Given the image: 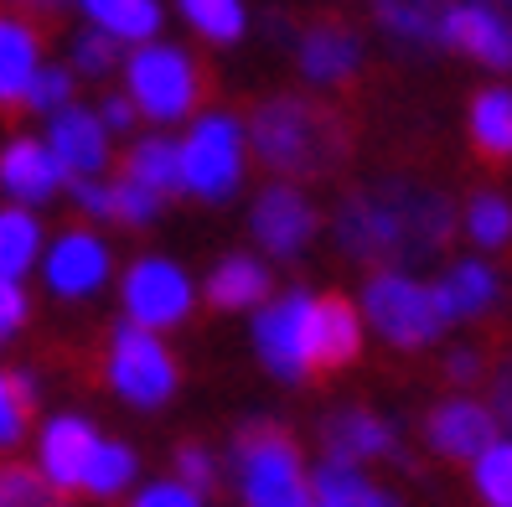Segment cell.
<instances>
[{"label":"cell","mask_w":512,"mask_h":507,"mask_svg":"<svg viewBox=\"0 0 512 507\" xmlns=\"http://www.w3.org/2000/svg\"><path fill=\"white\" fill-rule=\"evenodd\" d=\"M456 233V207L440 192L414 187V182H383L347 197L337 213V238L352 259H378V264H409L430 259L450 244Z\"/></svg>","instance_id":"obj_1"},{"label":"cell","mask_w":512,"mask_h":507,"mask_svg":"<svg viewBox=\"0 0 512 507\" xmlns=\"http://www.w3.org/2000/svg\"><path fill=\"white\" fill-rule=\"evenodd\" d=\"M342 125L337 114L311 104V99H295L280 94L254 109V151L269 171H285V176H316L326 166H337L342 156Z\"/></svg>","instance_id":"obj_2"},{"label":"cell","mask_w":512,"mask_h":507,"mask_svg":"<svg viewBox=\"0 0 512 507\" xmlns=\"http://www.w3.org/2000/svg\"><path fill=\"white\" fill-rule=\"evenodd\" d=\"M238 487H244V507H311V476L300 471L290 435L275 425L238 435Z\"/></svg>","instance_id":"obj_3"},{"label":"cell","mask_w":512,"mask_h":507,"mask_svg":"<svg viewBox=\"0 0 512 507\" xmlns=\"http://www.w3.org/2000/svg\"><path fill=\"white\" fill-rule=\"evenodd\" d=\"M363 311L378 326V337L394 342V347H425L445 332V316L435 306V285H419L399 270H383V275L368 280Z\"/></svg>","instance_id":"obj_4"},{"label":"cell","mask_w":512,"mask_h":507,"mask_svg":"<svg viewBox=\"0 0 512 507\" xmlns=\"http://www.w3.org/2000/svg\"><path fill=\"white\" fill-rule=\"evenodd\" d=\"M130 99L135 109H145L150 119H161V125H171V119H187L197 109V94H202V78L192 68L187 52L176 47H140L130 52Z\"/></svg>","instance_id":"obj_5"},{"label":"cell","mask_w":512,"mask_h":507,"mask_svg":"<svg viewBox=\"0 0 512 507\" xmlns=\"http://www.w3.org/2000/svg\"><path fill=\"white\" fill-rule=\"evenodd\" d=\"M238 176H244V130L228 114H207L182 145V187L207 202H223L238 187Z\"/></svg>","instance_id":"obj_6"},{"label":"cell","mask_w":512,"mask_h":507,"mask_svg":"<svg viewBox=\"0 0 512 507\" xmlns=\"http://www.w3.org/2000/svg\"><path fill=\"white\" fill-rule=\"evenodd\" d=\"M109 378H114V394L130 399L135 409H161L176 394V363H171V352L156 342V332H145V326H135V321L114 332Z\"/></svg>","instance_id":"obj_7"},{"label":"cell","mask_w":512,"mask_h":507,"mask_svg":"<svg viewBox=\"0 0 512 507\" xmlns=\"http://www.w3.org/2000/svg\"><path fill=\"white\" fill-rule=\"evenodd\" d=\"M125 311L145 332H166V326L187 321L192 311V280L176 270L171 259H140L125 275Z\"/></svg>","instance_id":"obj_8"},{"label":"cell","mask_w":512,"mask_h":507,"mask_svg":"<svg viewBox=\"0 0 512 507\" xmlns=\"http://www.w3.org/2000/svg\"><path fill=\"white\" fill-rule=\"evenodd\" d=\"M306 311H311V295H285V301L264 306L254 321V347L264 357V368L275 378H306L311 373V352H306Z\"/></svg>","instance_id":"obj_9"},{"label":"cell","mask_w":512,"mask_h":507,"mask_svg":"<svg viewBox=\"0 0 512 507\" xmlns=\"http://www.w3.org/2000/svg\"><path fill=\"white\" fill-rule=\"evenodd\" d=\"M311 233H316V213H311V202L300 197L295 187H269L259 202H254V238L269 249V254H300L311 244Z\"/></svg>","instance_id":"obj_10"},{"label":"cell","mask_w":512,"mask_h":507,"mask_svg":"<svg viewBox=\"0 0 512 507\" xmlns=\"http://www.w3.org/2000/svg\"><path fill=\"white\" fill-rule=\"evenodd\" d=\"M306 352L311 368H347L357 352H363V321L342 301V295H326L311 301L306 311Z\"/></svg>","instance_id":"obj_11"},{"label":"cell","mask_w":512,"mask_h":507,"mask_svg":"<svg viewBox=\"0 0 512 507\" xmlns=\"http://www.w3.org/2000/svg\"><path fill=\"white\" fill-rule=\"evenodd\" d=\"M497 440V414L492 404H476V399H445L430 414V445L450 461H476L487 445Z\"/></svg>","instance_id":"obj_12"},{"label":"cell","mask_w":512,"mask_h":507,"mask_svg":"<svg viewBox=\"0 0 512 507\" xmlns=\"http://www.w3.org/2000/svg\"><path fill=\"white\" fill-rule=\"evenodd\" d=\"M47 285L57 290V295H68V301H78V295H88V290H99L104 280H109V249L99 244L94 233H83V228H73V233H63L52 244V254H47Z\"/></svg>","instance_id":"obj_13"},{"label":"cell","mask_w":512,"mask_h":507,"mask_svg":"<svg viewBox=\"0 0 512 507\" xmlns=\"http://www.w3.org/2000/svg\"><path fill=\"white\" fill-rule=\"evenodd\" d=\"M99 451V430L78 420V414H57V420L42 430V476L47 487H83V471H88V456Z\"/></svg>","instance_id":"obj_14"},{"label":"cell","mask_w":512,"mask_h":507,"mask_svg":"<svg viewBox=\"0 0 512 507\" xmlns=\"http://www.w3.org/2000/svg\"><path fill=\"white\" fill-rule=\"evenodd\" d=\"M445 42L471 52L476 63H487V68H512V26L492 6H476V0L450 6L445 11Z\"/></svg>","instance_id":"obj_15"},{"label":"cell","mask_w":512,"mask_h":507,"mask_svg":"<svg viewBox=\"0 0 512 507\" xmlns=\"http://www.w3.org/2000/svg\"><path fill=\"white\" fill-rule=\"evenodd\" d=\"M63 182H68V171L52 156V145H42V140H11L0 151V187L16 202H47Z\"/></svg>","instance_id":"obj_16"},{"label":"cell","mask_w":512,"mask_h":507,"mask_svg":"<svg viewBox=\"0 0 512 507\" xmlns=\"http://www.w3.org/2000/svg\"><path fill=\"white\" fill-rule=\"evenodd\" d=\"M104 119L99 114H88V109H73L63 104L52 114V130H47V145H52V156L63 161L68 176H94L109 156V145H104Z\"/></svg>","instance_id":"obj_17"},{"label":"cell","mask_w":512,"mask_h":507,"mask_svg":"<svg viewBox=\"0 0 512 507\" xmlns=\"http://www.w3.org/2000/svg\"><path fill=\"white\" fill-rule=\"evenodd\" d=\"M394 451V430H388L378 414L368 409H342L326 420V456L342 461V466H363L373 456Z\"/></svg>","instance_id":"obj_18"},{"label":"cell","mask_w":512,"mask_h":507,"mask_svg":"<svg viewBox=\"0 0 512 507\" xmlns=\"http://www.w3.org/2000/svg\"><path fill=\"white\" fill-rule=\"evenodd\" d=\"M357 63H363V42L337 21L311 26L306 42H300V73L316 83H347L357 73Z\"/></svg>","instance_id":"obj_19"},{"label":"cell","mask_w":512,"mask_h":507,"mask_svg":"<svg viewBox=\"0 0 512 507\" xmlns=\"http://www.w3.org/2000/svg\"><path fill=\"white\" fill-rule=\"evenodd\" d=\"M492 301H497V275H492L481 259L456 264V270L435 285V306H440L445 326H450V321H466V316H481Z\"/></svg>","instance_id":"obj_20"},{"label":"cell","mask_w":512,"mask_h":507,"mask_svg":"<svg viewBox=\"0 0 512 507\" xmlns=\"http://www.w3.org/2000/svg\"><path fill=\"white\" fill-rule=\"evenodd\" d=\"M383 32H394L409 47H440L445 42V0H373Z\"/></svg>","instance_id":"obj_21"},{"label":"cell","mask_w":512,"mask_h":507,"mask_svg":"<svg viewBox=\"0 0 512 507\" xmlns=\"http://www.w3.org/2000/svg\"><path fill=\"white\" fill-rule=\"evenodd\" d=\"M32 78H37V37H32V26L0 16V109L21 104L26 88H32Z\"/></svg>","instance_id":"obj_22"},{"label":"cell","mask_w":512,"mask_h":507,"mask_svg":"<svg viewBox=\"0 0 512 507\" xmlns=\"http://www.w3.org/2000/svg\"><path fill=\"white\" fill-rule=\"evenodd\" d=\"M311 507H394V497H388L383 487H373L357 466L326 461L311 476Z\"/></svg>","instance_id":"obj_23"},{"label":"cell","mask_w":512,"mask_h":507,"mask_svg":"<svg viewBox=\"0 0 512 507\" xmlns=\"http://www.w3.org/2000/svg\"><path fill=\"white\" fill-rule=\"evenodd\" d=\"M207 295H213V306L223 311H244V306H259L264 295H269V270L259 259H244V254H233L223 259L213 280H207Z\"/></svg>","instance_id":"obj_24"},{"label":"cell","mask_w":512,"mask_h":507,"mask_svg":"<svg viewBox=\"0 0 512 507\" xmlns=\"http://www.w3.org/2000/svg\"><path fill=\"white\" fill-rule=\"evenodd\" d=\"M125 176L150 187L156 197H171V192H182V151L171 140H140L125 156Z\"/></svg>","instance_id":"obj_25"},{"label":"cell","mask_w":512,"mask_h":507,"mask_svg":"<svg viewBox=\"0 0 512 507\" xmlns=\"http://www.w3.org/2000/svg\"><path fill=\"white\" fill-rule=\"evenodd\" d=\"M471 140L481 156H512V94L507 88H487V94H476L471 104Z\"/></svg>","instance_id":"obj_26"},{"label":"cell","mask_w":512,"mask_h":507,"mask_svg":"<svg viewBox=\"0 0 512 507\" xmlns=\"http://www.w3.org/2000/svg\"><path fill=\"white\" fill-rule=\"evenodd\" d=\"M42 249V228L32 213L21 207H0V280H21L37 264Z\"/></svg>","instance_id":"obj_27"},{"label":"cell","mask_w":512,"mask_h":507,"mask_svg":"<svg viewBox=\"0 0 512 507\" xmlns=\"http://www.w3.org/2000/svg\"><path fill=\"white\" fill-rule=\"evenodd\" d=\"M83 11L119 42H150L161 26L156 0H83Z\"/></svg>","instance_id":"obj_28"},{"label":"cell","mask_w":512,"mask_h":507,"mask_svg":"<svg viewBox=\"0 0 512 507\" xmlns=\"http://www.w3.org/2000/svg\"><path fill=\"white\" fill-rule=\"evenodd\" d=\"M476 497L487 507H512V435H497L487 451L471 461Z\"/></svg>","instance_id":"obj_29"},{"label":"cell","mask_w":512,"mask_h":507,"mask_svg":"<svg viewBox=\"0 0 512 507\" xmlns=\"http://www.w3.org/2000/svg\"><path fill=\"white\" fill-rule=\"evenodd\" d=\"M135 476V451L130 445H114V440H99V451L88 456V471H83V487L94 497H114L125 492Z\"/></svg>","instance_id":"obj_30"},{"label":"cell","mask_w":512,"mask_h":507,"mask_svg":"<svg viewBox=\"0 0 512 507\" xmlns=\"http://www.w3.org/2000/svg\"><path fill=\"white\" fill-rule=\"evenodd\" d=\"M182 16L207 42H238L244 37V6H238V0H182Z\"/></svg>","instance_id":"obj_31"},{"label":"cell","mask_w":512,"mask_h":507,"mask_svg":"<svg viewBox=\"0 0 512 507\" xmlns=\"http://www.w3.org/2000/svg\"><path fill=\"white\" fill-rule=\"evenodd\" d=\"M466 233L476 238L481 249H502L507 238H512V207H507V197L481 192V197L466 207Z\"/></svg>","instance_id":"obj_32"},{"label":"cell","mask_w":512,"mask_h":507,"mask_svg":"<svg viewBox=\"0 0 512 507\" xmlns=\"http://www.w3.org/2000/svg\"><path fill=\"white\" fill-rule=\"evenodd\" d=\"M156 207H161V197L150 192V187H140V182H130V176H119V182L109 187V218L114 223H150L156 218Z\"/></svg>","instance_id":"obj_33"},{"label":"cell","mask_w":512,"mask_h":507,"mask_svg":"<svg viewBox=\"0 0 512 507\" xmlns=\"http://www.w3.org/2000/svg\"><path fill=\"white\" fill-rule=\"evenodd\" d=\"M0 507H47V482L26 466H0Z\"/></svg>","instance_id":"obj_34"},{"label":"cell","mask_w":512,"mask_h":507,"mask_svg":"<svg viewBox=\"0 0 512 507\" xmlns=\"http://www.w3.org/2000/svg\"><path fill=\"white\" fill-rule=\"evenodd\" d=\"M73 63H78V73H88V78L109 73V68L119 63V37H109V32H83V37L73 42Z\"/></svg>","instance_id":"obj_35"},{"label":"cell","mask_w":512,"mask_h":507,"mask_svg":"<svg viewBox=\"0 0 512 507\" xmlns=\"http://www.w3.org/2000/svg\"><path fill=\"white\" fill-rule=\"evenodd\" d=\"M68 94H73V73L68 68H37V78H32V88H26V104H32V109H63L68 104Z\"/></svg>","instance_id":"obj_36"},{"label":"cell","mask_w":512,"mask_h":507,"mask_svg":"<svg viewBox=\"0 0 512 507\" xmlns=\"http://www.w3.org/2000/svg\"><path fill=\"white\" fill-rule=\"evenodd\" d=\"M26 404L21 399V389H16V378L11 373H0V451H11V445L21 440V430H26Z\"/></svg>","instance_id":"obj_37"},{"label":"cell","mask_w":512,"mask_h":507,"mask_svg":"<svg viewBox=\"0 0 512 507\" xmlns=\"http://www.w3.org/2000/svg\"><path fill=\"white\" fill-rule=\"evenodd\" d=\"M213 476H218L213 456H207L202 445H182V456H176V482H187L192 492H207V487H213Z\"/></svg>","instance_id":"obj_38"},{"label":"cell","mask_w":512,"mask_h":507,"mask_svg":"<svg viewBox=\"0 0 512 507\" xmlns=\"http://www.w3.org/2000/svg\"><path fill=\"white\" fill-rule=\"evenodd\" d=\"M135 507H202V492H192L187 482H156L135 497Z\"/></svg>","instance_id":"obj_39"},{"label":"cell","mask_w":512,"mask_h":507,"mask_svg":"<svg viewBox=\"0 0 512 507\" xmlns=\"http://www.w3.org/2000/svg\"><path fill=\"white\" fill-rule=\"evenodd\" d=\"M21 321H26V295H21V285H16V280H0V342L16 337Z\"/></svg>","instance_id":"obj_40"},{"label":"cell","mask_w":512,"mask_h":507,"mask_svg":"<svg viewBox=\"0 0 512 507\" xmlns=\"http://www.w3.org/2000/svg\"><path fill=\"white\" fill-rule=\"evenodd\" d=\"M73 197L83 213H94V218H109V187H99L94 176H73Z\"/></svg>","instance_id":"obj_41"},{"label":"cell","mask_w":512,"mask_h":507,"mask_svg":"<svg viewBox=\"0 0 512 507\" xmlns=\"http://www.w3.org/2000/svg\"><path fill=\"white\" fill-rule=\"evenodd\" d=\"M99 119H104V130H130L135 125V99H104V109H99Z\"/></svg>","instance_id":"obj_42"},{"label":"cell","mask_w":512,"mask_h":507,"mask_svg":"<svg viewBox=\"0 0 512 507\" xmlns=\"http://www.w3.org/2000/svg\"><path fill=\"white\" fill-rule=\"evenodd\" d=\"M492 414H497V425H502V430H512V373H502V378H497Z\"/></svg>","instance_id":"obj_43"},{"label":"cell","mask_w":512,"mask_h":507,"mask_svg":"<svg viewBox=\"0 0 512 507\" xmlns=\"http://www.w3.org/2000/svg\"><path fill=\"white\" fill-rule=\"evenodd\" d=\"M476 352H450V378H456V383H466V378H476Z\"/></svg>","instance_id":"obj_44"},{"label":"cell","mask_w":512,"mask_h":507,"mask_svg":"<svg viewBox=\"0 0 512 507\" xmlns=\"http://www.w3.org/2000/svg\"><path fill=\"white\" fill-rule=\"evenodd\" d=\"M21 6H37V11H57L63 0H21Z\"/></svg>","instance_id":"obj_45"},{"label":"cell","mask_w":512,"mask_h":507,"mask_svg":"<svg viewBox=\"0 0 512 507\" xmlns=\"http://www.w3.org/2000/svg\"><path fill=\"white\" fill-rule=\"evenodd\" d=\"M476 6H492V11H502V6H512V0H476Z\"/></svg>","instance_id":"obj_46"}]
</instances>
